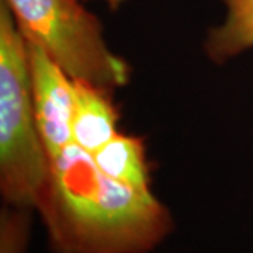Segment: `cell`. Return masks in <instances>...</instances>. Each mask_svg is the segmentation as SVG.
<instances>
[{
  "label": "cell",
  "instance_id": "1",
  "mask_svg": "<svg viewBox=\"0 0 253 253\" xmlns=\"http://www.w3.org/2000/svg\"><path fill=\"white\" fill-rule=\"evenodd\" d=\"M36 210L54 253H148L173 229L152 189L106 176L75 144L51 159Z\"/></svg>",
  "mask_w": 253,
  "mask_h": 253
},
{
  "label": "cell",
  "instance_id": "2",
  "mask_svg": "<svg viewBox=\"0 0 253 253\" xmlns=\"http://www.w3.org/2000/svg\"><path fill=\"white\" fill-rule=\"evenodd\" d=\"M49 163L34 113L27 42L0 0V190L9 207L36 210Z\"/></svg>",
  "mask_w": 253,
  "mask_h": 253
},
{
  "label": "cell",
  "instance_id": "3",
  "mask_svg": "<svg viewBox=\"0 0 253 253\" xmlns=\"http://www.w3.org/2000/svg\"><path fill=\"white\" fill-rule=\"evenodd\" d=\"M26 41L38 45L72 81L114 93L131 79V66L116 55L103 24L81 0H1Z\"/></svg>",
  "mask_w": 253,
  "mask_h": 253
},
{
  "label": "cell",
  "instance_id": "4",
  "mask_svg": "<svg viewBox=\"0 0 253 253\" xmlns=\"http://www.w3.org/2000/svg\"><path fill=\"white\" fill-rule=\"evenodd\" d=\"M26 42L37 126L51 161L73 144L75 87L72 79L40 46Z\"/></svg>",
  "mask_w": 253,
  "mask_h": 253
},
{
  "label": "cell",
  "instance_id": "5",
  "mask_svg": "<svg viewBox=\"0 0 253 253\" xmlns=\"http://www.w3.org/2000/svg\"><path fill=\"white\" fill-rule=\"evenodd\" d=\"M73 144L89 154H94L118 134L120 113L109 91L81 81H73Z\"/></svg>",
  "mask_w": 253,
  "mask_h": 253
},
{
  "label": "cell",
  "instance_id": "6",
  "mask_svg": "<svg viewBox=\"0 0 253 253\" xmlns=\"http://www.w3.org/2000/svg\"><path fill=\"white\" fill-rule=\"evenodd\" d=\"M219 1L225 7V18L208 30L204 51L210 61L221 65L253 48V0Z\"/></svg>",
  "mask_w": 253,
  "mask_h": 253
},
{
  "label": "cell",
  "instance_id": "7",
  "mask_svg": "<svg viewBox=\"0 0 253 253\" xmlns=\"http://www.w3.org/2000/svg\"><path fill=\"white\" fill-rule=\"evenodd\" d=\"M91 155L106 176L136 189H151V169L141 138L118 132Z\"/></svg>",
  "mask_w": 253,
  "mask_h": 253
},
{
  "label": "cell",
  "instance_id": "8",
  "mask_svg": "<svg viewBox=\"0 0 253 253\" xmlns=\"http://www.w3.org/2000/svg\"><path fill=\"white\" fill-rule=\"evenodd\" d=\"M27 210L9 207L1 214V253H24L28 236Z\"/></svg>",
  "mask_w": 253,
  "mask_h": 253
},
{
  "label": "cell",
  "instance_id": "9",
  "mask_svg": "<svg viewBox=\"0 0 253 253\" xmlns=\"http://www.w3.org/2000/svg\"><path fill=\"white\" fill-rule=\"evenodd\" d=\"M99 1H103L104 4H107L110 7V10L117 11V10H120V7L126 3V0H99Z\"/></svg>",
  "mask_w": 253,
  "mask_h": 253
}]
</instances>
